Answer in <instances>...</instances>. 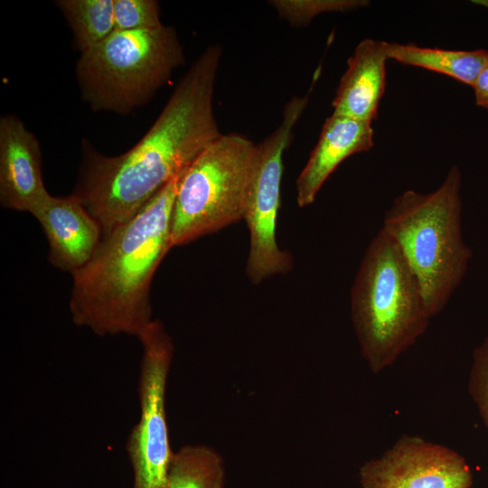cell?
<instances>
[{
	"label": "cell",
	"instance_id": "cell-1",
	"mask_svg": "<svg viewBox=\"0 0 488 488\" xmlns=\"http://www.w3.org/2000/svg\"><path fill=\"white\" fill-rule=\"evenodd\" d=\"M219 44L194 61L159 116L129 150L108 156L82 140V163L72 194L99 223L102 234L134 217L182 174L220 132L213 108Z\"/></svg>",
	"mask_w": 488,
	"mask_h": 488
},
{
	"label": "cell",
	"instance_id": "cell-2",
	"mask_svg": "<svg viewBox=\"0 0 488 488\" xmlns=\"http://www.w3.org/2000/svg\"><path fill=\"white\" fill-rule=\"evenodd\" d=\"M183 173L134 217L102 234L89 261L72 273L70 311L76 325L101 336L137 337L152 321L150 286L173 248L172 211Z\"/></svg>",
	"mask_w": 488,
	"mask_h": 488
},
{
	"label": "cell",
	"instance_id": "cell-3",
	"mask_svg": "<svg viewBox=\"0 0 488 488\" xmlns=\"http://www.w3.org/2000/svg\"><path fill=\"white\" fill-rule=\"evenodd\" d=\"M461 180L454 165L437 189L403 192L383 217L381 229L416 277L431 318L447 305L472 256L462 238Z\"/></svg>",
	"mask_w": 488,
	"mask_h": 488
},
{
	"label": "cell",
	"instance_id": "cell-4",
	"mask_svg": "<svg viewBox=\"0 0 488 488\" xmlns=\"http://www.w3.org/2000/svg\"><path fill=\"white\" fill-rule=\"evenodd\" d=\"M351 315L361 353L375 374L392 365L428 326L431 316L417 278L382 229L356 273Z\"/></svg>",
	"mask_w": 488,
	"mask_h": 488
},
{
	"label": "cell",
	"instance_id": "cell-5",
	"mask_svg": "<svg viewBox=\"0 0 488 488\" xmlns=\"http://www.w3.org/2000/svg\"><path fill=\"white\" fill-rule=\"evenodd\" d=\"M185 61L176 30L114 31L76 63L81 98L94 111L127 115L146 104Z\"/></svg>",
	"mask_w": 488,
	"mask_h": 488
},
{
	"label": "cell",
	"instance_id": "cell-6",
	"mask_svg": "<svg viewBox=\"0 0 488 488\" xmlns=\"http://www.w3.org/2000/svg\"><path fill=\"white\" fill-rule=\"evenodd\" d=\"M255 153L246 136L222 134L185 169L172 211L173 248L242 219Z\"/></svg>",
	"mask_w": 488,
	"mask_h": 488
},
{
	"label": "cell",
	"instance_id": "cell-7",
	"mask_svg": "<svg viewBox=\"0 0 488 488\" xmlns=\"http://www.w3.org/2000/svg\"><path fill=\"white\" fill-rule=\"evenodd\" d=\"M310 93L294 97L285 106L279 126L262 142L256 153L246 195L242 219L249 231V251L246 272L254 284L292 268L291 256L279 249L276 239L283 155L294 127L305 111Z\"/></svg>",
	"mask_w": 488,
	"mask_h": 488
},
{
	"label": "cell",
	"instance_id": "cell-8",
	"mask_svg": "<svg viewBox=\"0 0 488 488\" xmlns=\"http://www.w3.org/2000/svg\"><path fill=\"white\" fill-rule=\"evenodd\" d=\"M143 355L138 398L140 417L127 439L133 488H164L173 455L168 436L165 391L174 345L164 324L152 320L137 336Z\"/></svg>",
	"mask_w": 488,
	"mask_h": 488
},
{
	"label": "cell",
	"instance_id": "cell-9",
	"mask_svg": "<svg viewBox=\"0 0 488 488\" xmlns=\"http://www.w3.org/2000/svg\"><path fill=\"white\" fill-rule=\"evenodd\" d=\"M360 482L362 488H470L473 474L455 451L403 436L382 456L362 465Z\"/></svg>",
	"mask_w": 488,
	"mask_h": 488
},
{
	"label": "cell",
	"instance_id": "cell-10",
	"mask_svg": "<svg viewBox=\"0 0 488 488\" xmlns=\"http://www.w3.org/2000/svg\"><path fill=\"white\" fill-rule=\"evenodd\" d=\"M50 193L42 174L39 141L14 115L0 118V202L33 213Z\"/></svg>",
	"mask_w": 488,
	"mask_h": 488
},
{
	"label": "cell",
	"instance_id": "cell-11",
	"mask_svg": "<svg viewBox=\"0 0 488 488\" xmlns=\"http://www.w3.org/2000/svg\"><path fill=\"white\" fill-rule=\"evenodd\" d=\"M49 242V261L71 274L84 266L102 238L99 223L71 193L49 194L32 213Z\"/></svg>",
	"mask_w": 488,
	"mask_h": 488
},
{
	"label": "cell",
	"instance_id": "cell-12",
	"mask_svg": "<svg viewBox=\"0 0 488 488\" xmlns=\"http://www.w3.org/2000/svg\"><path fill=\"white\" fill-rule=\"evenodd\" d=\"M373 145L371 122L332 114L327 117L314 150L296 180L300 207L314 202L328 177L349 156Z\"/></svg>",
	"mask_w": 488,
	"mask_h": 488
},
{
	"label": "cell",
	"instance_id": "cell-13",
	"mask_svg": "<svg viewBox=\"0 0 488 488\" xmlns=\"http://www.w3.org/2000/svg\"><path fill=\"white\" fill-rule=\"evenodd\" d=\"M387 42L361 41L348 59L334 99L333 114L371 122L385 91Z\"/></svg>",
	"mask_w": 488,
	"mask_h": 488
},
{
	"label": "cell",
	"instance_id": "cell-14",
	"mask_svg": "<svg viewBox=\"0 0 488 488\" xmlns=\"http://www.w3.org/2000/svg\"><path fill=\"white\" fill-rule=\"evenodd\" d=\"M387 54L402 64L441 73L471 87L488 65V50L483 49L455 51L387 42Z\"/></svg>",
	"mask_w": 488,
	"mask_h": 488
},
{
	"label": "cell",
	"instance_id": "cell-15",
	"mask_svg": "<svg viewBox=\"0 0 488 488\" xmlns=\"http://www.w3.org/2000/svg\"><path fill=\"white\" fill-rule=\"evenodd\" d=\"M224 465L221 455L202 445H190L174 452L164 488H222Z\"/></svg>",
	"mask_w": 488,
	"mask_h": 488
},
{
	"label": "cell",
	"instance_id": "cell-16",
	"mask_svg": "<svg viewBox=\"0 0 488 488\" xmlns=\"http://www.w3.org/2000/svg\"><path fill=\"white\" fill-rule=\"evenodd\" d=\"M81 52L98 45L115 31L113 0H57Z\"/></svg>",
	"mask_w": 488,
	"mask_h": 488
},
{
	"label": "cell",
	"instance_id": "cell-17",
	"mask_svg": "<svg viewBox=\"0 0 488 488\" xmlns=\"http://www.w3.org/2000/svg\"><path fill=\"white\" fill-rule=\"evenodd\" d=\"M369 4L365 0H272L269 5L280 18L294 27L306 26L317 15L345 13Z\"/></svg>",
	"mask_w": 488,
	"mask_h": 488
},
{
	"label": "cell",
	"instance_id": "cell-18",
	"mask_svg": "<svg viewBox=\"0 0 488 488\" xmlns=\"http://www.w3.org/2000/svg\"><path fill=\"white\" fill-rule=\"evenodd\" d=\"M116 31L155 29L163 25L155 0H113Z\"/></svg>",
	"mask_w": 488,
	"mask_h": 488
},
{
	"label": "cell",
	"instance_id": "cell-19",
	"mask_svg": "<svg viewBox=\"0 0 488 488\" xmlns=\"http://www.w3.org/2000/svg\"><path fill=\"white\" fill-rule=\"evenodd\" d=\"M468 391L488 431V336L474 351Z\"/></svg>",
	"mask_w": 488,
	"mask_h": 488
},
{
	"label": "cell",
	"instance_id": "cell-20",
	"mask_svg": "<svg viewBox=\"0 0 488 488\" xmlns=\"http://www.w3.org/2000/svg\"><path fill=\"white\" fill-rule=\"evenodd\" d=\"M472 88L476 106L488 108V65L482 70Z\"/></svg>",
	"mask_w": 488,
	"mask_h": 488
},
{
	"label": "cell",
	"instance_id": "cell-21",
	"mask_svg": "<svg viewBox=\"0 0 488 488\" xmlns=\"http://www.w3.org/2000/svg\"><path fill=\"white\" fill-rule=\"evenodd\" d=\"M474 3L488 7V0L474 1Z\"/></svg>",
	"mask_w": 488,
	"mask_h": 488
}]
</instances>
